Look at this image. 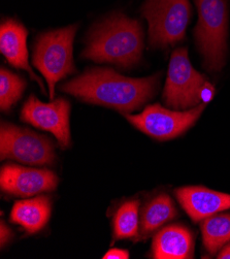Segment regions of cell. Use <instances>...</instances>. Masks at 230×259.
Here are the masks:
<instances>
[{"label": "cell", "instance_id": "cell-1", "mask_svg": "<svg viewBox=\"0 0 230 259\" xmlns=\"http://www.w3.org/2000/svg\"><path fill=\"white\" fill-rule=\"evenodd\" d=\"M158 75L143 79L124 76L111 68H92L60 86L83 101L124 113L137 111L156 94Z\"/></svg>", "mask_w": 230, "mask_h": 259}, {"label": "cell", "instance_id": "cell-2", "mask_svg": "<svg viewBox=\"0 0 230 259\" xmlns=\"http://www.w3.org/2000/svg\"><path fill=\"white\" fill-rule=\"evenodd\" d=\"M143 48L141 22L115 14L92 29L82 56L97 63L110 62L129 68L140 61Z\"/></svg>", "mask_w": 230, "mask_h": 259}, {"label": "cell", "instance_id": "cell-3", "mask_svg": "<svg viewBox=\"0 0 230 259\" xmlns=\"http://www.w3.org/2000/svg\"><path fill=\"white\" fill-rule=\"evenodd\" d=\"M213 95L214 87L194 69L189 60L188 50L180 48L173 51L163 91L166 106L175 110L192 109L200 105L201 100L208 102Z\"/></svg>", "mask_w": 230, "mask_h": 259}, {"label": "cell", "instance_id": "cell-4", "mask_svg": "<svg viewBox=\"0 0 230 259\" xmlns=\"http://www.w3.org/2000/svg\"><path fill=\"white\" fill-rule=\"evenodd\" d=\"M195 4L199 18L194 35L203 65L210 71H219L227 53V0H195Z\"/></svg>", "mask_w": 230, "mask_h": 259}, {"label": "cell", "instance_id": "cell-5", "mask_svg": "<svg viewBox=\"0 0 230 259\" xmlns=\"http://www.w3.org/2000/svg\"><path fill=\"white\" fill-rule=\"evenodd\" d=\"M78 25L40 34L35 41L32 63L48 83L49 96L54 100L56 84L74 73L73 39Z\"/></svg>", "mask_w": 230, "mask_h": 259}, {"label": "cell", "instance_id": "cell-6", "mask_svg": "<svg viewBox=\"0 0 230 259\" xmlns=\"http://www.w3.org/2000/svg\"><path fill=\"white\" fill-rule=\"evenodd\" d=\"M143 16L149 23V42L166 48L181 41L191 17L189 0H146Z\"/></svg>", "mask_w": 230, "mask_h": 259}, {"label": "cell", "instance_id": "cell-7", "mask_svg": "<svg viewBox=\"0 0 230 259\" xmlns=\"http://www.w3.org/2000/svg\"><path fill=\"white\" fill-rule=\"evenodd\" d=\"M0 157L33 165H49L55 160L52 141L26 128L10 123L0 127Z\"/></svg>", "mask_w": 230, "mask_h": 259}, {"label": "cell", "instance_id": "cell-8", "mask_svg": "<svg viewBox=\"0 0 230 259\" xmlns=\"http://www.w3.org/2000/svg\"><path fill=\"white\" fill-rule=\"evenodd\" d=\"M201 102L190 110L171 111L160 105L147 107L139 115L126 114V119L144 134L158 141H167L183 135L194 125L207 107Z\"/></svg>", "mask_w": 230, "mask_h": 259}, {"label": "cell", "instance_id": "cell-9", "mask_svg": "<svg viewBox=\"0 0 230 259\" xmlns=\"http://www.w3.org/2000/svg\"><path fill=\"white\" fill-rule=\"evenodd\" d=\"M69 114L70 103L64 98H57L50 103H43L34 95H30L23 106L21 119L52 134L58 141L59 146L65 149L71 142Z\"/></svg>", "mask_w": 230, "mask_h": 259}, {"label": "cell", "instance_id": "cell-10", "mask_svg": "<svg viewBox=\"0 0 230 259\" xmlns=\"http://www.w3.org/2000/svg\"><path fill=\"white\" fill-rule=\"evenodd\" d=\"M58 177L48 169L7 164L0 170L2 190L16 196H32L56 189Z\"/></svg>", "mask_w": 230, "mask_h": 259}, {"label": "cell", "instance_id": "cell-11", "mask_svg": "<svg viewBox=\"0 0 230 259\" xmlns=\"http://www.w3.org/2000/svg\"><path fill=\"white\" fill-rule=\"evenodd\" d=\"M175 196L194 222H201L210 216L230 209V194L206 187H183L175 191Z\"/></svg>", "mask_w": 230, "mask_h": 259}, {"label": "cell", "instance_id": "cell-12", "mask_svg": "<svg viewBox=\"0 0 230 259\" xmlns=\"http://www.w3.org/2000/svg\"><path fill=\"white\" fill-rule=\"evenodd\" d=\"M27 35L28 32L24 25L13 19L5 20L0 26V51L10 64L26 70L45 93L42 81L32 70L28 61Z\"/></svg>", "mask_w": 230, "mask_h": 259}, {"label": "cell", "instance_id": "cell-13", "mask_svg": "<svg viewBox=\"0 0 230 259\" xmlns=\"http://www.w3.org/2000/svg\"><path fill=\"white\" fill-rule=\"evenodd\" d=\"M194 238L183 225L173 224L159 230L152 244V255L155 259L192 258Z\"/></svg>", "mask_w": 230, "mask_h": 259}, {"label": "cell", "instance_id": "cell-14", "mask_svg": "<svg viewBox=\"0 0 230 259\" xmlns=\"http://www.w3.org/2000/svg\"><path fill=\"white\" fill-rule=\"evenodd\" d=\"M52 203L47 196H38L15 202L11 213V221L21 225L28 234L42 229L50 220Z\"/></svg>", "mask_w": 230, "mask_h": 259}, {"label": "cell", "instance_id": "cell-15", "mask_svg": "<svg viewBox=\"0 0 230 259\" xmlns=\"http://www.w3.org/2000/svg\"><path fill=\"white\" fill-rule=\"evenodd\" d=\"M177 214L172 199L167 194H160L152 199L142 211L137 240H144L154 234Z\"/></svg>", "mask_w": 230, "mask_h": 259}, {"label": "cell", "instance_id": "cell-16", "mask_svg": "<svg viewBox=\"0 0 230 259\" xmlns=\"http://www.w3.org/2000/svg\"><path fill=\"white\" fill-rule=\"evenodd\" d=\"M202 242L211 254L218 253L230 243V214H215L200 223Z\"/></svg>", "mask_w": 230, "mask_h": 259}, {"label": "cell", "instance_id": "cell-17", "mask_svg": "<svg viewBox=\"0 0 230 259\" xmlns=\"http://www.w3.org/2000/svg\"><path fill=\"white\" fill-rule=\"evenodd\" d=\"M140 200H130L123 203L114 219V239H129L139 235Z\"/></svg>", "mask_w": 230, "mask_h": 259}, {"label": "cell", "instance_id": "cell-18", "mask_svg": "<svg viewBox=\"0 0 230 259\" xmlns=\"http://www.w3.org/2000/svg\"><path fill=\"white\" fill-rule=\"evenodd\" d=\"M26 81L20 75L2 67L0 69V108L2 111H10L22 97Z\"/></svg>", "mask_w": 230, "mask_h": 259}, {"label": "cell", "instance_id": "cell-19", "mask_svg": "<svg viewBox=\"0 0 230 259\" xmlns=\"http://www.w3.org/2000/svg\"><path fill=\"white\" fill-rule=\"evenodd\" d=\"M102 258L104 259H128L129 252L127 250L114 248V249H111L108 253H106Z\"/></svg>", "mask_w": 230, "mask_h": 259}, {"label": "cell", "instance_id": "cell-20", "mask_svg": "<svg viewBox=\"0 0 230 259\" xmlns=\"http://www.w3.org/2000/svg\"><path fill=\"white\" fill-rule=\"evenodd\" d=\"M12 237V230L7 226L4 221H2V225H0V245H2V247H4L6 243H9Z\"/></svg>", "mask_w": 230, "mask_h": 259}, {"label": "cell", "instance_id": "cell-21", "mask_svg": "<svg viewBox=\"0 0 230 259\" xmlns=\"http://www.w3.org/2000/svg\"><path fill=\"white\" fill-rule=\"evenodd\" d=\"M219 259H230V243L225 245L218 254Z\"/></svg>", "mask_w": 230, "mask_h": 259}]
</instances>
